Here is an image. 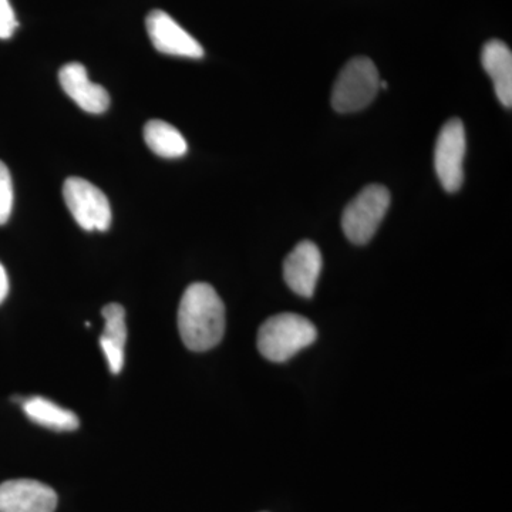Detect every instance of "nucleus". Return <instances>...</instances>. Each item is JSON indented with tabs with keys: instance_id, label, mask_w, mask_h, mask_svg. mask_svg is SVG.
<instances>
[{
	"instance_id": "nucleus-2",
	"label": "nucleus",
	"mask_w": 512,
	"mask_h": 512,
	"mask_svg": "<svg viewBox=\"0 0 512 512\" xmlns=\"http://www.w3.org/2000/svg\"><path fill=\"white\" fill-rule=\"evenodd\" d=\"M318 330L311 320L296 313H281L266 319L259 328V353L269 362L284 363L313 345Z\"/></svg>"
},
{
	"instance_id": "nucleus-13",
	"label": "nucleus",
	"mask_w": 512,
	"mask_h": 512,
	"mask_svg": "<svg viewBox=\"0 0 512 512\" xmlns=\"http://www.w3.org/2000/svg\"><path fill=\"white\" fill-rule=\"evenodd\" d=\"M144 141L147 147L163 158H180L188 151L183 134L167 121L151 120L144 126Z\"/></svg>"
},
{
	"instance_id": "nucleus-1",
	"label": "nucleus",
	"mask_w": 512,
	"mask_h": 512,
	"mask_svg": "<svg viewBox=\"0 0 512 512\" xmlns=\"http://www.w3.org/2000/svg\"><path fill=\"white\" fill-rule=\"evenodd\" d=\"M178 330L192 352H207L224 338V302L210 284L195 282L185 289L178 308Z\"/></svg>"
},
{
	"instance_id": "nucleus-5",
	"label": "nucleus",
	"mask_w": 512,
	"mask_h": 512,
	"mask_svg": "<svg viewBox=\"0 0 512 512\" xmlns=\"http://www.w3.org/2000/svg\"><path fill=\"white\" fill-rule=\"evenodd\" d=\"M63 198L74 220L84 231L104 232L111 225L109 198L99 187L80 177H70L63 184Z\"/></svg>"
},
{
	"instance_id": "nucleus-11",
	"label": "nucleus",
	"mask_w": 512,
	"mask_h": 512,
	"mask_svg": "<svg viewBox=\"0 0 512 512\" xmlns=\"http://www.w3.org/2000/svg\"><path fill=\"white\" fill-rule=\"evenodd\" d=\"M481 62L494 83L495 94L503 106H512V53L510 47L501 40L485 43Z\"/></svg>"
},
{
	"instance_id": "nucleus-14",
	"label": "nucleus",
	"mask_w": 512,
	"mask_h": 512,
	"mask_svg": "<svg viewBox=\"0 0 512 512\" xmlns=\"http://www.w3.org/2000/svg\"><path fill=\"white\" fill-rule=\"evenodd\" d=\"M104 319V330L100 343L114 346V348L126 349L127 325L126 311L119 303H109L101 311Z\"/></svg>"
},
{
	"instance_id": "nucleus-3",
	"label": "nucleus",
	"mask_w": 512,
	"mask_h": 512,
	"mask_svg": "<svg viewBox=\"0 0 512 512\" xmlns=\"http://www.w3.org/2000/svg\"><path fill=\"white\" fill-rule=\"evenodd\" d=\"M380 80L376 64L369 57H353L333 86V109L342 114L366 109L379 93Z\"/></svg>"
},
{
	"instance_id": "nucleus-17",
	"label": "nucleus",
	"mask_w": 512,
	"mask_h": 512,
	"mask_svg": "<svg viewBox=\"0 0 512 512\" xmlns=\"http://www.w3.org/2000/svg\"><path fill=\"white\" fill-rule=\"evenodd\" d=\"M9 293V278L8 274H6L5 266L0 264V305L5 302V299L8 298Z\"/></svg>"
},
{
	"instance_id": "nucleus-7",
	"label": "nucleus",
	"mask_w": 512,
	"mask_h": 512,
	"mask_svg": "<svg viewBox=\"0 0 512 512\" xmlns=\"http://www.w3.org/2000/svg\"><path fill=\"white\" fill-rule=\"evenodd\" d=\"M146 28L148 37L158 52L187 59L204 57L200 42L181 28L164 10H151L146 19Z\"/></svg>"
},
{
	"instance_id": "nucleus-12",
	"label": "nucleus",
	"mask_w": 512,
	"mask_h": 512,
	"mask_svg": "<svg viewBox=\"0 0 512 512\" xmlns=\"http://www.w3.org/2000/svg\"><path fill=\"white\" fill-rule=\"evenodd\" d=\"M23 412L33 423L56 431H74L79 429L80 420L70 410L57 406L43 397H30L23 402Z\"/></svg>"
},
{
	"instance_id": "nucleus-10",
	"label": "nucleus",
	"mask_w": 512,
	"mask_h": 512,
	"mask_svg": "<svg viewBox=\"0 0 512 512\" xmlns=\"http://www.w3.org/2000/svg\"><path fill=\"white\" fill-rule=\"evenodd\" d=\"M59 82L64 93L87 113L101 114L109 109V93L100 84L90 82L83 64H64L59 72Z\"/></svg>"
},
{
	"instance_id": "nucleus-16",
	"label": "nucleus",
	"mask_w": 512,
	"mask_h": 512,
	"mask_svg": "<svg viewBox=\"0 0 512 512\" xmlns=\"http://www.w3.org/2000/svg\"><path fill=\"white\" fill-rule=\"evenodd\" d=\"M16 28L18 20L9 0H0V39H10Z\"/></svg>"
},
{
	"instance_id": "nucleus-6",
	"label": "nucleus",
	"mask_w": 512,
	"mask_h": 512,
	"mask_svg": "<svg viewBox=\"0 0 512 512\" xmlns=\"http://www.w3.org/2000/svg\"><path fill=\"white\" fill-rule=\"evenodd\" d=\"M466 130L460 119L448 120L441 128L434 150V167L440 184L447 192H457L464 181Z\"/></svg>"
},
{
	"instance_id": "nucleus-15",
	"label": "nucleus",
	"mask_w": 512,
	"mask_h": 512,
	"mask_svg": "<svg viewBox=\"0 0 512 512\" xmlns=\"http://www.w3.org/2000/svg\"><path fill=\"white\" fill-rule=\"evenodd\" d=\"M13 210V183L9 168L0 161V225L9 221Z\"/></svg>"
},
{
	"instance_id": "nucleus-4",
	"label": "nucleus",
	"mask_w": 512,
	"mask_h": 512,
	"mask_svg": "<svg viewBox=\"0 0 512 512\" xmlns=\"http://www.w3.org/2000/svg\"><path fill=\"white\" fill-rule=\"evenodd\" d=\"M390 191L380 184L367 185L343 211L342 228L352 244L365 245L375 237L389 210Z\"/></svg>"
},
{
	"instance_id": "nucleus-9",
	"label": "nucleus",
	"mask_w": 512,
	"mask_h": 512,
	"mask_svg": "<svg viewBox=\"0 0 512 512\" xmlns=\"http://www.w3.org/2000/svg\"><path fill=\"white\" fill-rule=\"evenodd\" d=\"M323 259L318 245L312 241H302L286 256L284 278L286 285L302 298L315 295Z\"/></svg>"
},
{
	"instance_id": "nucleus-8",
	"label": "nucleus",
	"mask_w": 512,
	"mask_h": 512,
	"mask_svg": "<svg viewBox=\"0 0 512 512\" xmlns=\"http://www.w3.org/2000/svg\"><path fill=\"white\" fill-rule=\"evenodd\" d=\"M57 494L49 485L28 478L0 484V512H55Z\"/></svg>"
}]
</instances>
